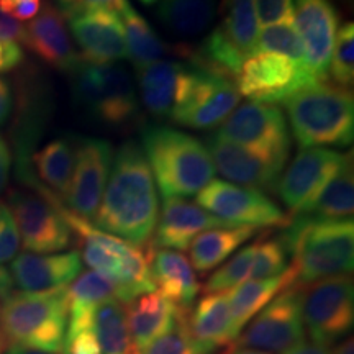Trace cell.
Instances as JSON below:
<instances>
[{"instance_id": "20", "label": "cell", "mask_w": 354, "mask_h": 354, "mask_svg": "<svg viewBox=\"0 0 354 354\" xmlns=\"http://www.w3.org/2000/svg\"><path fill=\"white\" fill-rule=\"evenodd\" d=\"M82 271L79 251L53 254L24 253L12 261L10 276L21 292H46L68 287Z\"/></svg>"}, {"instance_id": "6", "label": "cell", "mask_w": 354, "mask_h": 354, "mask_svg": "<svg viewBox=\"0 0 354 354\" xmlns=\"http://www.w3.org/2000/svg\"><path fill=\"white\" fill-rule=\"evenodd\" d=\"M76 104L110 128H128L140 118L136 87L118 63H88L81 57L71 71Z\"/></svg>"}, {"instance_id": "7", "label": "cell", "mask_w": 354, "mask_h": 354, "mask_svg": "<svg viewBox=\"0 0 354 354\" xmlns=\"http://www.w3.org/2000/svg\"><path fill=\"white\" fill-rule=\"evenodd\" d=\"M7 207L19 228L21 245L28 253H59L73 243V230L61 214L59 198L51 192L39 196L37 192L13 190Z\"/></svg>"}, {"instance_id": "37", "label": "cell", "mask_w": 354, "mask_h": 354, "mask_svg": "<svg viewBox=\"0 0 354 354\" xmlns=\"http://www.w3.org/2000/svg\"><path fill=\"white\" fill-rule=\"evenodd\" d=\"M256 245H258V241L243 248V250L238 251L227 264L221 266L220 269H216V271L209 277L205 287H203L205 294L228 292L234 289L236 286L243 284V282L250 277L251 266H253L256 253Z\"/></svg>"}, {"instance_id": "38", "label": "cell", "mask_w": 354, "mask_h": 354, "mask_svg": "<svg viewBox=\"0 0 354 354\" xmlns=\"http://www.w3.org/2000/svg\"><path fill=\"white\" fill-rule=\"evenodd\" d=\"M354 25L351 21L343 24L338 30L335 39L333 51H331L330 66H328V79L336 86L349 88L354 81Z\"/></svg>"}, {"instance_id": "22", "label": "cell", "mask_w": 354, "mask_h": 354, "mask_svg": "<svg viewBox=\"0 0 354 354\" xmlns=\"http://www.w3.org/2000/svg\"><path fill=\"white\" fill-rule=\"evenodd\" d=\"M187 325L198 354H214L221 348H233L236 335L233 331L228 292L207 294L196 308L189 310Z\"/></svg>"}, {"instance_id": "3", "label": "cell", "mask_w": 354, "mask_h": 354, "mask_svg": "<svg viewBox=\"0 0 354 354\" xmlns=\"http://www.w3.org/2000/svg\"><path fill=\"white\" fill-rule=\"evenodd\" d=\"M141 149L162 198L197 196L214 180L215 166L209 149L187 133L169 127H146Z\"/></svg>"}, {"instance_id": "10", "label": "cell", "mask_w": 354, "mask_h": 354, "mask_svg": "<svg viewBox=\"0 0 354 354\" xmlns=\"http://www.w3.org/2000/svg\"><path fill=\"white\" fill-rule=\"evenodd\" d=\"M238 104L240 92L234 82L189 66L179 102L169 118L183 127L210 130L227 120Z\"/></svg>"}, {"instance_id": "45", "label": "cell", "mask_w": 354, "mask_h": 354, "mask_svg": "<svg viewBox=\"0 0 354 354\" xmlns=\"http://www.w3.org/2000/svg\"><path fill=\"white\" fill-rule=\"evenodd\" d=\"M64 354H102L99 343L91 328L79 331L64 339Z\"/></svg>"}, {"instance_id": "43", "label": "cell", "mask_w": 354, "mask_h": 354, "mask_svg": "<svg viewBox=\"0 0 354 354\" xmlns=\"http://www.w3.org/2000/svg\"><path fill=\"white\" fill-rule=\"evenodd\" d=\"M258 24L269 26L294 20L292 0H254Z\"/></svg>"}, {"instance_id": "36", "label": "cell", "mask_w": 354, "mask_h": 354, "mask_svg": "<svg viewBox=\"0 0 354 354\" xmlns=\"http://www.w3.org/2000/svg\"><path fill=\"white\" fill-rule=\"evenodd\" d=\"M254 53H276V55L289 57L300 68L310 69L302 39H300L297 28L292 24V20L264 26L261 32H258Z\"/></svg>"}, {"instance_id": "27", "label": "cell", "mask_w": 354, "mask_h": 354, "mask_svg": "<svg viewBox=\"0 0 354 354\" xmlns=\"http://www.w3.org/2000/svg\"><path fill=\"white\" fill-rule=\"evenodd\" d=\"M354 210V174L353 154L349 153L342 169L325 184L317 197L302 210L290 216H300L310 221L349 220Z\"/></svg>"}, {"instance_id": "47", "label": "cell", "mask_w": 354, "mask_h": 354, "mask_svg": "<svg viewBox=\"0 0 354 354\" xmlns=\"http://www.w3.org/2000/svg\"><path fill=\"white\" fill-rule=\"evenodd\" d=\"M0 41L25 43V26L0 10Z\"/></svg>"}, {"instance_id": "2", "label": "cell", "mask_w": 354, "mask_h": 354, "mask_svg": "<svg viewBox=\"0 0 354 354\" xmlns=\"http://www.w3.org/2000/svg\"><path fill=\"white\" fill-rule=\"evenodd\" d=\"M277 238L292 259L299 287L353 271V218L310 221L290 216Z\"/></svg>"}, {"instance_id": "28", "label": "cell", "mask_w": 354, "mask_h": 354, "mask_svg": "<svg viewBox=\"0 0 354 354\" xmlns=\"http://www.w3.org/2000/svg\"><path fill=\"white\" fill-rule=\"evenodd\" d=\"M109 299H117V286L112 279L95 271L79 274L68 289L66 338L87 330L92 310Z\"/></svg>"}, {"instance_id": "52", "label": "cell", "mask_w": 354, "mask_h": 354, "mask_svg": "<svg viewBox=\"0 0 354 354\" xmlns=\"http://www.w3.org/2000/svg\"><path fill=\"white\" fill-rule=\"evenodd\" d=\"M333 354H354L353 338H344V342L339 343L336 349H333Z\"/></svg>"}, {"instance_id": "54", "label": "cell", "mask_w": 354, "mask_h": 354, "mask_svg": "<svg viewBox=\"0 0 354 354\" xmlns=\"http://www.w3.org/2000/svg\"><path fill=\"white\" fill-rule=\"evenodd\" d=\"M227 354H269L266 351H259V349H251V348H232Z\"/></svg>"}, {"instance_id": "21", "label": "cell", "mask_w": 354, "mask_h": 354, "mask_svg": "<svg viewBox=\"0 0 354 354\" xmlns=\"http://www.w3.org/2000/svg\"><path fill=\"white\" fill-rule=\"evenodd\" d=\"M35 56L57 71L71 73L81 61L71 41L64 17L51 3L41 7L25 28V43Z\"/></svg>"}, {"instance_id": "19", "label": "cell", "mask_w": 354, "mask_h": 354, "mask_svg": "<svg viewBox=\"0 0 354 354\" xmlns=\"http://www.w3.org/2000/svg\"><path fill=\"white\" fill-rule=\"evenodd\" d=\"M69 28L88 63H117L127 57L125 30L120 17L110 10H94L69 19Z\"/></svg>"}, {"instance_id": "5", "label": "cell", "mask_w": 354, "mask_h": 354, "mask_svg": "<svg viewBox=\"0 0 354 354\" xmlns=\"http://www.w3.org/2000/svg\"><path fill=\"white\" fill-rule=\"evenodd\" d=\"M68 330V287L12 292L0 307V333L7 346L63 353Z\"/></svg>"}, {"instance_id": "30", "label": "cell", "mask_w": 354, "mask_h": 354, "mask_svg": "<svg viewBox=\"0 0 354 354\" xmlns=\"http://www.w3.org/2000/svg\"><path fill=\"white\" fill-rule=\"evenodd\" d=\"M258 233V228L236 227V228H215L207 230L194 238L190 243V261L194 271L201 276L210 272L225 259L230 258L238 248Z\"/></svg>"}, {"instance_id": "17", "label": "cell", "mask_w": 354, "mask_h": 354, "mask_svg": "<svg viewBox=\"0 0 354 354\" xmlns=\"http://www.w3.org/2000/svg\"><path fill=\"white\" fill-rule=\"evenodd\" d=\"M297 33L310 71L318 81H328V66L338 33L339 13L333 0H292Z\"/></svg>"}, {"instance_id": "11", "label": "cell", "mask_w": 354, "mask_h": 354, "mask_svg": "<svg viewBox=\"0 0 354 354\" xmlns=\"http://www.w3.org/2000/svg\"><path fill=\"white\" fill-rule=\"evenodd\" d=\"M322 82L307 68L276 53H256L243 63L234 86L240 95L261 104H282L299 88Z\"/></svg>"}, {"instance_id": "14", "label": "cell", "mask_w": 354, "mask_h": 354, "mask_svg": "<svg viewBox=\"0 0 354 354\" xmlns=\"http://www.w3.org/2000/svg\"><path fill=\"white\" fill-rule=\"evenodd\" d=\"M221 140L272 154L290 153V133L281 109L261 102H246L233 110L215 133Z\"/></svg>"}, {"instance_id": "44", "label": "cell", "mask_w": 354, "mask_h": 354, "mask_svg": "<svg viewBox=\"0 0 354 354\" xmlns=\"http://www.w3.org/2000/svg\"><path fill=\"white\" fill-rule=\"evenodd\" d=\"M0 10L17 21L33 20L41 10V0H0Z\"/></svg>"}, {"instance_id": "49", "label": "cell", "mask_w": 354, "mask_h": 354, "mask_svg": "<svg viewBox=\"0 0 354 354\" xmlns=\"http://www.w3.org/2000/svg\"><path fill=\"white\" fill-rule=\"evenodd\" d=\"M284 354H333V351L326 344L317 343L313 339H302V342L292 346Z\"/></svg>"}, {"instance_id": "24", "label": "cell", "mask_w": 354, "mask_h": 354, "mask_svg": "<svg viewBox=\"0 0 354 354\" xmlns=\"http://www.w3.org/2000/svg\"><path fill=\"white\" fill-rule=\"evenodd\" d=\"M149 272L159 294L177 305L190 308L201 292V284L190 261L174 250H149Z\"/></svg>"}, {"instance_id": "53", "label": "cell", "mask_w": 354, "mask_h": 354, "mask_svg": "<svg viewBox=\"0 0 354 354\" xmlns=\"http://www.w3.org/2000/svg\"><path fill=\"white\" fill-rule=\"evenodd\" d=\"M3 354H53V353H44V351H37V349H28V348H19V346H10L8 351Z\"/></svg>"}, {"instance_id": "41", "label": "cell", "mask_w": 354, "mask_h": 354, "mask_svg": "<svg viewBox=\"0 0 354 354\" xmlns=\"http://www.w3.org/2000/svg\"><path fill=\"white\" fill-rule=\"evenodd\" d=\"M20 250V233L7 205L0 203V264L15 259Z\"/></svg>"}, {"instance_id": "57", "label": "cell", "mask_w": 354, "mask_h": 354, "mask_svg": "<svg viewBox=\"0 0 354 354\" xmlns=\"http://www.w3.org/2000/svg\"><path fill=\"white\" fill-rule=\"evenodd\" d=\"M0 307H2V304H0Z\"/></svg>"}, {"instance_id": "29", "label": "cell", "mask_w": 354, "mask_h": 354, "mask_svg": "<svg viewBox=\"0 0 354 354\" xmlns=\"http://www.w3.org/2000/svg\"><path fill=\"white\" fill-rule=\"evenodd\" d=\"M183 55L189 61L190 68L225 77L232 82L236 81L243 63L248 59L221 32L220 26L207 35L196 50H183Z\"/></svg>"}, {"instance_id": "56", "label": "cell", "mask_w": 354, "mask_h": 354, "mask_svg": "<svg viewBox=\"0 0 354 354\" xmlns=\"http://www.w3.org/2000/svg\"><path fill=\"white\" fill-rule=\"evenodd\" d=\"M141 3H145V6H153V3L159 2V0H140Z\"/></svg>"}, {"instance_id": "23", "label": "cell", "mask_w": 354, "mask_h": 354, "mask_svg": "<svg viewBox=\"0 0 354 354\" xmlns=\"http://www.w3.org/2000/svg\"><path fill=\"white\" fill-rule=\"evenodd\" d=\"M187 73L189 66L169 59L154 61L136 69V82L146 110L154 117L169 118L179 102Z\"/></svg>"}, {"instance_id": "9", "label": "cell", "mask_w": 354, "mask_h": 354, "mask_svg": "<svg viewBox=\"0 0 354 354\" xmlns=\"http://www.w3.org/2000/svg\"><path fill=\"white\" fill-rule=\"evenodd\" d=\"M302 287L292 286L277 294L271 302L251 318L234 342L233 348L284 354L305 339L302 320Z\"/></svg>"}, {"instance_id": "48", "label": "cell", "mask_w": 354, "mask_h": 354, "mask_svg": "<svg viewBox=\"0 0 354 354\" xmlns=\"http://www.w3.org/2000/svg\"><path fill=\"white\" fill-rule=\"evenodd\" d=\"M12 107H13L12 87L6 79L0 77V127L7 122L8 117H10Z\"/></svg>"}, {"instance_id": "15", "label": "cell", "mask_w": 354, "mask_h": 354, "mask_svg": "<svg viewBox=\"0 0 354 354\" xmlns=\"http://www.w3.org/2000/svg\"><path fill=\"white\" fill-rule=\"evenodd\" d=\"M76 146L74 174L66 196L69 212L91 223L99 210L105 185H107L113 153L107 140L79 138Z\"/></svg>"}, {"instance_id": "12", "label": "cell", "mask_w": 354, "mask_h": 354, "mask_svg": "<svg viewBox=\"0 0 354 354\" xmlns=\"http://www.w3.org/2000/svg\"><path fill=\"white\" fill-rule=\"evenodd\" d=\"M197 205L233 227H286L287 215L263 192L241 185L212 180L197 194Z\"/></svg>"}, {"instance_id": "40", "label": "cell", "mask_w": 354, "mask_h": 354, "mask_svg": "<svg viewBox=\"0 0 354 354\" xmlns=\"http://www.w3.org/2000/svg\"><path fill=\"white\" fill-rule=\"evenodd\" d=\"M289 254L279 238L261 240L256 245V253L251 266V279H269L284 274L289 269Z\"/></svg>"}, {"instance_id": "1", "label": "cell", "mask_w": 354, "mask_h": 354, "mask_svg": "<svg viewBox=\"0 0 354 354\" xmlns=\"http://www.w3.org/2000/svg\"><path fill=\"white\" fill-rule=\"evenodd\" d=\"M112 162L94 227L136 248L146 246L159 216L153 172L135 141L123 143Z\"/></svg>"}, {"instance_id": "55", "label": "cell", "mask_w": 354, "mask_h": 354, "mask_svg": "<svg viewBox=\"0 0 354 354\" xmlns=\"http://www.w3.org/2000/svg\"><path fill=\"white\" fill-rule=\"evenodd\" d=\"M6 351H7V342L2 336V333H0V354H3Z\"/></svg>"}, {"instance_id": "32", "label": "cell", "mask_w": 354, "mask_h": 354, "mask_svg": "<svg viewBox=\"0 0 354 354\" xmlns=\"http://www.w3.org/2000/svg\"><path fill=\"white\" fill-rule=\"evenodd\" d=\"M32 161L43 187L57 198H66L76 161L74 141L66 138L53 140L33 154Z\"/></svg>"}, {"instance_id": "8", "label": "cell", "mask_w": 354, "mask_h": 354, "mask_svg": "<svg viewBox=\"0 0 354 354\" xmlns=\"http://www.w3.org/2000/svg\"><path fill=\"white\" fill-rule=\"evenodd\" d=\"M302 320L313 342L331 344L346 338L354 323V286L348 274L313 282L302 290Z\"/></svg>"}, {"instance_id": "18", "label": "cell", "mask_w": 354, "mask_h": 354, "mask_svg": "<svg viewBox=\"0 0 354 354\" xmlns=\"http://www.w3.org/2000/svg\"><path fill=\"white\" fill-rule=\"evenodd\" d=\"M215 228H236L228 221L209 214L197 203L184 198H165L161 215L153 233V248L159 250H189L197 234Z\"/></svg>"}, {"instance_id": "16", "label": "cell", "mask_w": 354, "mask_h": 354, "mask_svg": "<svg viewBox=\"0 0 354 354\" xmlns=\"http://www.w3.org/2000/svg\"><path fill=\"white\" fill-rule=\"evenodd\" d=\"M348 154L328 148L300 149L282 172L276 192L292 215L308 205L325 184L342 169Z\"/></svg>"}, {"instance_id": "50", "label": "cell", "mask_w": 354, "mask_h": 354, "mask_svg": "<svg viewBox=\"0 0 354 354\" xmlns=\"http://www.w3.org/2000/svg\"><path fill=\"white\" fill-rule=\"evenodd\" d=\"M8 174H10V151L0 138V192L7 187Z\"/></svg>"}, {"instance_id": "35", "label": "cell", "mask_w": 354, "mask_h": 354, "mask_svg": "<svg viewBox=\"0 0 354 354\" xmlns=\"http://www.w3.org/2000/svg\"><path fill=\"white\" fill-rule=\"evenodd\" d=\"M221 32L246 57L253 56L258 38L254 0H221Z\"/></svg>"}, {"instance_id": "51", "label": "cell", "mask_w": 354, "mask_h": 354, "mask_svg": "<svg viewBox=\"0 0 354 354\" xmlns=\"http://www.w3.org/2000/svg\"><path fill=\"white\" fill-rule=\"evenodd\" d=\"M13 292V279L10 271L0 266V299H7Z\"/></svg>"}, {"instance_id": "33", "label": "cell", "mask_w": 354, "mask_h": 354, "mask_svg": "<svg viewBox=\"0 0 354 354\" xmlns=\"http://www.w3.org/2000/svg\"><path fill=\"white\" fill-rule=\"evenodd\" d=\"M118 13L125 30L127 57L135 66V69L159 61L171 51L169 46L149 26L145 17L133 8L130 0H125Z\"/></svg>"}, {"instance_id": "39", "label": "cell", "mask_w": 354, "mask_h": 354, "mask_svg": "<svg viewBox=\"0 0 354 354\" xmlns=\"http://www.w3.org/2000/svg\"><path fill=\"white\" fill-rule=\"evenodd\" d=\"M189 310L179 308L174 325L165 335L141 349L140 354H198L187 325Z\"/></svg>"}, {"instance_id": "13", "label": "cell", "mask_w": 354, "mask_h": 354, "mask_svg": "<svg viewBox=\"0 0 354 354\" xmlns=\"http://www.w3.org/2000/svg\"><path fill=\"white\" fill-rule=\"evenodd\" d=\"M207 149L215 169L232 184L254 189L258 192H276L289 156L272 154L246 146L234 145L212 135Z\"/></svg>"}, {"instance_id": "46", "label": "cell", "mask_w": 354, "mask_h": 354, "mask_svg": "<svg viewBox=\"0 0 354 354\" xmlns=\"http://www.w3.org/2000/svg\"><path fill=\"white\" fill-rule=\"evenodd\" d=\"M25 55L19 43L0 41V73L15 69L24 63Z\"/></svg>"}, {"instance_id": "25", "label": "cell", "mask_w": 354, "mask_h": 354, "mask_svg": "<svg viewBox=\"0 0 354 354\" xmlns=\"http://www.w3.org/2000/svg\"><path fill=\"white\" fill-rule=\"evenodd\" d=\"M127 305L128 330L140 353L174 325L179 312V307L159 292L140 295Z\"/></svg>"}, {"instance_id": "31", "label": "cell", "mask_w": 354, "mask_h": 354, "mask_svg": "<svg viewBox=\"0 0 354 354\" xmlns=\"http://www.w3.org/2000/svg\"><path fill=\"white\" fill-rule=\"evenodd\" d=\"M88 328L94 333L102 354H140L133 343L127 312L120 300L109 299L92 310Z\"/></svg>"}, {"instance_id": "4", "label": "cell", "mask_w": 354, "mask_h": 354, "mask_svg": "<svg viewBox=\"0 0 354 354\" xmlns=\"http://www.w3.org/2000/svg\"><path fill=\"white\" fill-rule=\"evenodd\" d=\"M282 104L300 149L346 148L353 143L354 100L349 88L330 81L315 82L299 88Z\"/></svg>"}, {"instance_id": "34", "label": "cell", "mask_w": 354, "mask_h": 354, "mask_svg": "<svg viewBox=\"0 0 354 354\" xmlns=\"http://www.w3.org/2000/svg\"><path fill=\"white\" fill-rule=\"evenodd\" d=\"M216 13V0H162L158 19L172 35L192 38L209 28Z\"/></svg>"}, {"instance_id": "26", "label": "cell", "mask_w": 354, "mask_h": 354, "mask_svg": "<svg viewBox=\"0 0 354 354\" xmlns=\"http://www.w3.org/2000/svg\"><path fill=\"white\" fill-rule=\"evenodd\" d=\"M292 286H297V276L294 268L289 266V269L281 276L251 279L228 292L230 313H232L233 331L236 338L256 313L261 312L277 294Z\"/></svg>"}, {"instance_id": "42", "label": "cell", "mask_w": 354, "mask_h": 354, "mask_svg": "<svg viewBox=\"0 0 354 354\" xmlns=\"http://www.w3.org/2000/svg\"><path fill=\"white\" fill-rule=\"evenodd\" d=\"M123 3H125V0H56L57 10L68 20L94 10H110L118 13L122 10Z\"/></svg>"}]
</instances>
